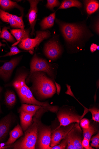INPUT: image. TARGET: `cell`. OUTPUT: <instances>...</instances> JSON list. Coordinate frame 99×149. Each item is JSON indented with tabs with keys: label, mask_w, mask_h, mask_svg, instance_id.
<instances>
[{
	"label": "cell",
	"mask_w": 99,
	"mask_h": 149,
	"mask_svg": "<svg viewBox=\"0 0 99 149\" xmlns=\"http://www.w3.org/2000/svg\"><path fill=\"white\" fill-rule=\"evenodd\" d=\"M20 113L21 127L23 131L25 132L31 125L33 121V117L35 114L26 113L23 111Z\"/></svg>",
	"instance_id": "17"
},
{
	"label": "cell",
	"mask_w": 99,
	"mask_h": 149,
	"mask_svg": "<svg viewBox=\"0 0 99 149\" xmlns=\"http://www.w3.org/2000/svg\"><path fill=\"white\" fill-rule=\"evenodd\" d=\"M17 102V97L15 92L11 90H8L5 94L4 102L9 108L12 107Z\"/></svg>",
	"instance_id": "22"
},
{
	"label": "cell",
	"mask_w": 99,
	"mask_h": 149,
	"mask_svg": "<svg viewBox=\"0 0 99 149\" xmlns=\"http://www.w3.org/2000/svg\"><path fill=\"white\" fill-rule=\"evenodd\" d=\"M75 125L72 123L67 126L57 127L52 131L50 146L53 147L59 144L61 141L67 136Z\"/></svg>",
	"instance_id": "10"
},
{
	"label": "cell",
	"mask_w": 99,
	"mask_h": 149,
	"mask_svg": "<svg viewBox=\"0 0 99 149\" xmlns=\"http://www.w3.org/2000/svg\"><path fill=\"white\" fill-rule=\"evenodd\" d=\"M23 56L14 57L9 61L5 62L0 67V78L5 82H7L11 77L12 72L19 64Z\"/></svg>",
	"instance_id": "9"
},
{
	"label": "cell",
	"mask_w": 99,
	"mask_h": 149,
	"mask_svg": "<svg viewBox=\"0 0 99 149\" xmlns=\"http://www.w3.org/2000/svg\"><path fill=\"white\" fill-rule=\"evenodd\" d=\"M57 65V64L49 63L46 59L38 56L35 54L31 61L29 75L36 72H44L54 81L56 77Z\"/></svg>",
	"instance_id": "5"
},
{
	"label": "cell",
	"mask_w": 99,
	"mask_h": 149,
	"mask_svg": "<svg viewBox=\"0 0 99 149\" xmlns=\"http://www.w3.org/2000/svg\"><path fill=\"white\" fill-rule=\"evenodd\" d=\"M55 22L59 26L68 51L71 53L81 50L93 36L85 22L68 23L58 19Z\"/></svg>",
	"instance_id": "1"
},
{
	"label": "cell",
	"mask_w": 99,
	"mask_h": 149,
	"mask_svg": "<svg viewBox=\"0 0 99 149\" xmlns=\"http://www.w3.org/2000/svg\"><path fill=\"white\" fill-rule=\"evenodd\" d=\"M52 130L51 128L42 124L39 121L37 132V137L35 145L36 148L49 149L51 141Z\"/></svg>",
	"instance_id": "7"
},
{
	"label": "cell",
	"mask_w": 99,
	"mask_h": 149,
	"mask_svg": "<svg viewBox=\"0 0 99 149\" xmlns=\"http://www.w3.org/2000/svg\"><path fill=\"white\" fill-rule=\"evenodd\" d=\"M3 90V88L1 86H0V95L1 93Z\"/></svg>",
	"instance_id": "40"
},
{
	"label": "cell",
	"mask_w": 99,
	"mask_h": 149,
	"mask_svg": "<svg viewBox=\"0 0 99 149\" xmlns=\"http://www.w3.org/2000/svg\"><path fill=\"white\" fill-rule=\"evenodd\" d=\"M62 48L57 40L51 39L44 46V52L45 56L52 61H55L62 55Z\"/></svg>",
	"instance_id": "8"
},
{
	"label": "cell",
	"mask_w": 99,
	"mask_h": 149,
	"mask_svg": "<svg viewBox=\"0 0 99 149\" xmlns=\"http://www.w3.org/2000/svg\"><path fill=\"white\" fill-rule=\"evenodd\" d=\"M0 19L3 22L8 23L12 28L23 29L20 25L12 17L8 15L6 12L0 9Z\"/></svg>",
	"instance_id": "20"
},
{
	"label": "cell",
	"mask_w": 99,
	"mask_h": 149,
	"mask_svg": "<svg viewBox=\"0 0 99 149\" xmlns=\"http://www.w3.org/2000/svg\"><path fill=\"white\" fill-rule=\"evenodd\" d=\"M8 27L5 26L0 33V38L6 40L8 42L15 43L16 40L11 34L8 31Z\"/></svg>",
	"instance_id": "26"
},
{
	"label": "cell",
	"mask_w": 99,
	"mask_h": 149,
	"mask_svg": "<svg viewBox=\"0 0 99 149\" xmlns=\"http://www.w3.org/2000/svg\"><path fill=\"white\" fill-rule=\"evenodd\" d=\"M36 37L34 38H28L23 40L19 43V47L22 49L29 51L31 54L34 53L35 48L38 46L44 40L51 36V33L46 31H37L36 32Z\"/></svg>",
	"instance_id": "6"
},
{
	"label": "cell",
	"mask_w": 99,
	"mask_h": 149,
	"mask_svg": "<svg viewBox=\"0 0 99 149\" xmlns=\"http://www.w3.org/2000/svg\"><path fill=\"white\" fill-rule=\"evenodd\" d=\"M0 6L4 10H9L14 8H17L20 11L21 16L24 15V9L17 2L10 0H0Z\"/></svg>",
	"instance_id": "18"
},
{
	"label": "cell",
	"mask_w": 99,
	"mask_h": 149,
	"mask_svg": "<svg viewBox=\"0 0 99 149\" xmlns=\"http://www.w3.org/2000/svg\"><path fill=\"white\" fill-rule=\"evenodd\" d=\"M7 61H2V60H0V62H6Z\"/></svg>",
	"instance_id": "43"
},
{
	"label": "cell",
	"mask_w": 99,
	"mask_h": 149,
	"mask_svg": "<svg viewBox=\"0 0 99 149\" xmlns=\"http://www.w3.org/2000/svg\"><path fill=\"white\" fill-rule=\"evenodd\" d=\"M67 144V136L63 139L61 143L59 145H57L53 147H50L49 149H64Z\"/></svg>",
	"instance_id": "31"
},
{
	"label": "cell",
	"mask_w": 99,
	"mask_h": 149,
	"mask_svg": "<svg viewBox=\"0 0 99 149\" xmlns=\"http://www.w3.org/2000/svg\"><path fill=\"white\" fill-rule=\"evenodd\" d=\"M1 28H0V33H1Z\"/></svg>",
	"instance_id": "45"
},
{
	"label": "cell",
	"mask_w": 99,
	"mask_h": 149,
	"mask_svg": "<svg viewBox=\"0 0 99 149\" xmlns=\"http://www.w3.org/2000/svg\"><path fill=\"white\" fill-rule=\"evenodd\" d=\"M92 115V119L96 122L99 123V111L97 108L95 107L90 108L88 110Z\"/></svg>",
	"instance_id": "29"
},
{
	"label": "cell",
	"mask_w": 99,
	"mask_h": 149,
	"mask_svg": "<svg viewBox=\"0 0 99 149\" xmlns=\"http://www.w3.org/2000/svg\"><path fill=\"white\" fill-rule=\"evenodd\" d=\"M26 52V51L20 50L16 46L12 47L10 48V52L7 53L5 55L3 56H0V58L15 55L20 52Z\"/></svg>",
	"instance_id": "28"
},
{
	"label": "cell",
	"mask_w": 99,
	"mask_h": 149,
	"mask_svg": "<svg viewBox=\"0 0 99 149\" xmlns=\"http://www.w3.org/2000/svg\"><path fill=\"white\" fill-rule=\"evenodd\" d=\"M1 24V21H0V24Z\"/></svg>",
	"instance_id": "46"
},
{
	"label": "cell",
	"mask_w": 99,
	"mask_h": 149,
	"mask_svg": "<svg viewBox=\"0 0 99 149\" xmlns=\"http://www.w3.org/2000/svg\"><path fill=\"white\" fill-rule=\"evenodd\" d=\"M67 149H76L73 143L67 139Z\"/></svg>",
	"instance_id": "36"
},
{
	"label": "cell",
	"mask_w": 99,
	"mask_h": 149,
	"mask_svg": "<svg viewBox=\"0 0 99 149\" xmlns=\"http://www.w3.org/2000/svg\"><path fill=\"white\" fill-rule=\"evenodd\" d=\"M24 134L22 129L19 125H18L9 133L10 137L7 141L5 143V146L11 145L15 143Z\"/></svg>",
	"instance_id": "16"
},
{
	"label": "cell",
	"mask_w": 99,
	"mask_h": 149,
	"mask_svg": "<svg viewBox=\"0 0 99 149\" xmlns=\"http://www.w3.org/2000/svg\"><path fill=\"white\" fill-rule=\"evenodd\" d=\"M97 45L94 44H92L90 47V50L92 52H93L97 49Z\"/></svg>",
	"instance_id": "37"
},
{
	"label": "cell",
	"mask_w": 99,
	"mask_h": 149,
	"mask_svg": "<svg viewBox=\"0 0 99 149\" xmlns=\"http://www.w3.org/2000/svg\"><path fill=\"white\" fill-rule=\"evenodd\" d=\"M6 13L8 15L12 17L18 22L22 27V29H24L25 25L23 19V16H21L19 17L17 15L10 14V13L7 12H6Z\"/></svg>",
	"instance_id": "30"
},
{
	"label": "cell",
	"mask_w": 99,
	"mask_h": 149,
	"mask_svg": "<svg viewBox=\"0 0 99 149\" xmlns=\"http://www.w3.org/2000/svg\"><path fill=\"white\" fill-rule=\"evenodd\" d=\"M6 149V146H4L3 147H0V149Z\"/></svg>",
	"instance_id": "42"
},
{
	"label": "cell",
	"mask_w": 99,
	"mask_h": 149,
	"mask_svg": "<svg viewBox=\"0 0 99 149\" xmlns=\"http://www.w3.org/2000/svg\"><path fill=\"white\" fill-rule=\"evenodd\" d=\"M30 5V8L26 17L28 19L30 26V34L35 36V27L37 21L38 13L37 5L41 1L39 0H29L28 1Z\"/></svg>",
	"instance_id": "11"
},
{
	"label": "cell",
	"mask_w": 99,
	"mask_h": 149,
	"mask_svg": "<svg viewBox=\"0 0 99 149\" xmlns=\"http://www.w3.org/2000/svg\"><path fill=\"white\" fill-rule=\"evenodd\" d=\"M60 5V3L57 0H47V3L45 6L53 12H55L54 8L58 7Z\"/></svg>",
	"instance_id": "27"
},
{
	"label": "cell",
	"mask_w": 99,
	"mask_h": 149,
	"mask_svg": "<svg viewBox=\"0 0 99 149\" xmlns=\"http://www.w3.org/2000/svg\"><path fill=\"white\" fill-rule=\"evenodd\" d=\"M13 120L12 113H9L0 120V143L7 137Z\"/></svg>",
	"instance_id": "13"
},
{
	"label": "cell",
	"mask_w": 99,
	"mask_h": 149,
	"mask_svg": "<svg viewBox=\"0 0 99 149\" xmlns=\"http://www.w3.org/2000/svg\"><path fill=\"white\" fill-rule=\"evenodd\" d=\"M26 83L31 82L32 84L30 88L33 94L40 100L52 97L56 92L54 80L44 72H36L29 75L26 79Z\"/></svg>",
	"instance_id": "3"
},
{
	"label": "cell",
	"mask_w": 99,
	"mask_h": 149,
	"mask_svg": "<svg viewBox=\"0 0 99 149\" xmlns=\"http://www.w3.org/2000/svg\"><path fill=\"white\" fill-rule=\"evenodd\" d=\"M82 6V3L77 0H64L62 2L58 9H66L73 7L81 8Z\"/></svg>",
	"instance_id": "24"
},
{
	"label": "cell",
	"mask_w": 99,
	"mask_h": 149,
	"mask_svg": "<svg viewBox=\"0 0 99 149\" xmlns=\"http://www.w3.org/2000/svg\"><path fill=\"white\" fill-rule=\"evenodd\" d=\"M55 83L56 85L55 86H56V88H57L58 94H59L60 91V86L57 83H56L55 81Z\"/></svg>",
	"instance_id": "38"
},
{
	"label": "cell",
	"mask_w": 99,
	"mask_h": 149,
	"mask_svg": "<svg viewBox=\"0 0 99 149\" xmlns=\"http://www.w3.org/2000/svg\"><path fill=\"white\" fill-rule=\"evenodd\" d=\"M89 142V140L84 137L82 142V146L84 148L87 149H93L90 145Z\"/></svg>",
	"instance_id": "34"
},
{
	"label": "cell",
	"mask_w": 99,
	"mask_h": 149,
	"mask_svg": "<svg viewBox=\"0 0 99 149\" xmlns=\"http://www.w3.org/2000/svg\"><path fill=\"white\" fill-rule=\"evenodd\" d=\"M30 29H17L10 30L11 34L15 38L17 42L12 45V47L15 46L19 44L23 40L30 38Z\"/></svg>",
	"instance_id": "15"
},
{
	"label": "cell",
	"mask_w": 99,
	"mask_h": 149,
	"mask_svg": "<svg viewBox=\"0 0 99 149\" xmlns=\"http://www.w3.org/2000/svg\"><path fill=\"white\" fill-rule=\"evenodd\" d=\"M46 111L43 107L38 110L34 115L31 125L25 132L22 136L13 144L6 146V149H35L39 119L42 113Z\"/></svg>",
	"instance_id": "4"
},
{
	"label": "cell",
	"mask_w": 99,
	"mask_h": 149,
	"mask_svg": "<svg viewBox=\"0 0 99 149\" xmlns=\"http://www.w3.org/2000/svg\"><path fill=\"white\" fill-rule=\"evenodd\" d=\"M99 49V46H98L97 47V49L98 50Z\"/></svg>",
	"instance_id": "44"
},
{
	"label": "cell",
	"mask_w": 99,
	"mask_h": 149,
	"mask_svg": "<svg viewBox=\"0 0 99 149\" xmlns=\"http://www.w3.org/2000/svg\"><path fill=\"white\" fill-rule=\"evenodd\" d=\"M6 46V45L5 44H3L1 42H0V49H1V48L2 47H5Z\"/></svg>",
	"instance_id": "39"
},
{
	"label": "cell",
	"mask_w": 99,
	"mask_h": 149,
	"mask_svg": "<svg viewBox=\"0 0 99 149\" xmlns=\"http://www.w3.org/2000/svg\"><path fill=\"white\" fill-rule=\"evenodd\" d=\"M80 125L81 127L83 129L88 128L90 125V121L87 119L84 118L80 120Z\"/></svg>",
	"instance_id": "33"
},
{
	"label": "cell",
	"mask_w": 99,
	"mask_h": 149,
	"mask_svg": "<svg viewBox=\"0 0 99 149\" xmlns=\"http://www.w3.org/2000/svg\"><path fill=\"white\" fill-rule=\"evenodd\" d=\"M91 139L92 143L91 144V146L93 147L96 148H99V132L98 134L95 136L92 137Z\"/></svg>",
	"instance_id": "32"
},
{
	"label": "cell",
	"mask_w": 99,
	"mask_h": 149,
	"mask_svg": "<svg viewBox=\"0 0 99 149\" xmlns=\"http://www.w3.org/2000/svg\"><path fill=\"white\" fill-rule=\"evenodd\" d=\"M82 129L84 137L86 138L90 141L92 135L97 131V127L95 125H93L90 124L88 128Z\"/></svg>",
	"instance_id": "25"
},
{
	"label": "cell",
	"mask_w": 99,
	"mask_h": 149,
	"mask_svg": "<svg viewBox=\"0 0 99 149\" xmlns=\"http://www.w3.org/2000/svg\"><path fill=\"white\" fill-rule=\"evenodd\" d=\"M85 9L89 15H91L97 10L99 8V3L95 0L83 1Z\"/></svg>",
	"instance_id": "21"
},
{
	"label": "cell",
	"mask_w": 99,
	"mask_h": 149,
	"mask_svg": "<svg viewBox=\"0 0 99 149\" xmlns=\"http://www.w3.org/2000/svg\"><path fill=\"white\" fill-rule=\"evenodd\" d=\"M94 30L97 34L99 35V19H98L94 23Z\"/></svg>",
	"instance_id": "35"
},
{
	"label": "cell",
	"mask_w": 99,
	"mask_h": 149,
	"mask_svg": "<svg viewBox=\"0 0 99 149\" xmlns=\"http://www.w3.org/2000/svg\"><path fill=\"white\" fill-rule=\"evenodd\" d=\"M55 12L42 19L40 23L42 31H45L53 26L55 19Z\"/></svg>",
	"instance_id": "19"
},
{
	"label": "cell",
	"mask_w": 99,
	"mask_h": 149,
	"mask_svg": "<svg viewBox=\"0 0 99 149\" xmlns=\"http://www.w3.org/2000/svg\"><path fill=\"white\" fill-rule=\"evenodd\" d=\"M30 72L25 68L22 67L17 71L15 76L12 82L8 84L12 86L17 91L22 103L32 104L42 106L47 111L55 113L58 110L57 107L51 106L47 102L39 101L34 97L30 88L26 84L25 80Z\"/></svg>",
	"instance_id": "2"
},
{
	"label": "cell",
	"mask_w": 99,
	"mask_h": 149,
	"mask_svg": "<svg viewBox=\"0 0 99 149\" xmlns=\"http://www.w3.org/2000/svg\"><path fill=\"white\" fill-rule=\"evenodd\" d=\"M80 129L79 125H75L67 135L68 139L73 143L76 149H82L84 148L82 145V139L81 136V132L78 133V130Z\"/></svg>",
	"instance_id": "14"
},
{
	"label": "cell",
	"mask_w": 99,
	"mask_h": 149,
	"mask_svg": "<svg viewBox=\"0 0 99 149\" xmlns=\"http://www.w3.org/2000/svg\"><path fill=\"white\" fill-rule=\"evenodd\" d=\"M57 118L61 126H66L75 123H79L82 117L72 113L69 111H63L59 113Z\"/></svg>",
	"instance_id": "12"
},
{
	"label": "cell",
	"mask_w": 99,
	"mask_h": 149,
	"mask_svg": "<svg viewBox=\"0 0 99 149\" xmlns=\"http://www.w3.org/2000/svg\"><path fill=\"white\" fill-rule=\"evenodd\" d=\"M42 107L44 108L37 105L22 103L21 106L19 108L18 111L19 112L23 111L29 113L35 114L38 110Z\"/></svg>",
	"instance_id": "23"
},
{
	"label": "cell",
	"mask_w": 99,
	"mask_h": 149,
	"mask_svg": "<svg viewBox=\"0 0 99 149\" xmlns=\"http://www.w3.org/2000/svg\"><path fill=\"white\" fill-rule=\"evenodd\" d=\"M2 113L3 112L1 109V105L0 104V114Z\"/></svg>",
	"instance_id": "41"
}]
</instances>
